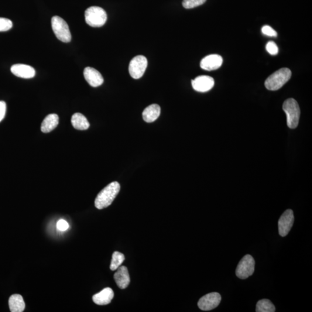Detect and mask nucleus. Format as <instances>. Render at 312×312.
<instances>
[{"mask_svg": "<svg viewBox=\"0 0 312 312\" xmlns=\"http://www.w3.org/2000/svg\"><path fill=\"white\" fill-rule=\"evenodd\" d=\"M121 190V185L118 181L109 184L102 189L96 197L94 204L98 210H102L111 205Z\"/></svg>", "mask_w": 312, "mask_h": 312, "instance_id": "obj_1", "label": "nucleus"}, {"mask_svg": "<svg viewBox=\"0 0 312 312\" xmlns=\"http://www.w3.org/2000/svg\"><path fill=\"white\" fill-rule=\"evenodd\" d=\"M221 300L220 294L217 292L209 293L200 298L198 302V307L204 311L213 310L219 306Z\"/></svg>", "mask_w": 312, "mask_h": 312, "instance_id": "obj_8", "label": "nucleus"}, {"mask_svg": "<svg viewBox=\"0 0 312 312\" xmlns=\"http://www.w3.org/2000/svg\"><path fill=\"white\" fill-rule=\"evenodd\" d=\"M147 60L145 56L139 55L134 57L129 64V73L131 77L138 80L141 78L146 71Z\"/></svg>", "mask_w": 312, "mask_h": 312, "instance_id": "obj_7", "label": "nucleus"}, {"mask_svg": "<svg viewBox=\"0 0 312 312\" xmlns=\"http://www.w3.org/2000/svg\"><path fill=\"white\" fill-rule=\"evenodd\" d=\"M255 261L251 255L243 257L236 267L235 273L239 279H245L252 276L255 272Z\"/></svg>", "mask_w": 312, "mask_h": 312, "instance_id": "obj_6", "label": "nucleus"}, {"mask_svg": "<svg viewBox=\"0 0 312 312\" xmlns=\"http://www.w3.org/2000/svg\"><path fill=\"white\" fill-rule=\"evenodd\" d=\"M125 257L123 254L119 252H115L113 253L110 269L112 270L117 269L124 262Z\"/></svg>", "mask_w": 312, "mask_h": 312, "instance_id": "obj_21", "label": "nucleus"}, {"mask_svg": "<svg viewBox=\"0 0 312 312\" xmlns=\"http://www.w3.org/2000/svg\"><path fill=\"white\" fill-rule=\"evenodd\" d=\"M291 75L292 73L289 68H281L267 79L265 87L269 90H279L290 80Z\"/></svg>", "mask_w": 312, "mask_h": 312, "instance_id": "obj_2", "label": "nucleus"}, {"mask_svg": "<svg viewBox=\"0 0 312 312\" xmlns=\"http://www.w3.org/2000/svg\"><path fill=\"white\" fill-rule=\"evenodd\" d=\"M160 113L161 108L159 105H150L143 111L142 113L143 119L147 123H152L158 119Z\"/></svg>", "mask_w": 312, "mask_h": 312, "instance_id": "obj_16", "label": "nucleus"}, {"mask_svg": "<svg viewBox=\"0 0 312 312\" xmlns=\"http://www.w3.org/2000/svg\"><path fill=\"white\" fill-rule=\"evenodd\" d=\"M114 297V291L111 288L107 287L103 289L100 292L94 295L92 301L98 305H106L111 303Z\"/></svg>", "mask_w": 312, "mask_h": 312, "instance_id": "obj_15", "label": "nucleus"}, {"mask_svg": "<svg viewBox=\"0 0 312 312\" xmlns=\"http://www.w3.org/2000/svg\"><path fill=\"white\" fill-rule=\"evenodd\" d=\"M57 228L59 231H65L67 230L68 228H69V225H68V223L66 221L61 219V220L57 222Z\"/></svg>", "mask_w": 312, "mask_h": 312, "instance_id": "obj_26", "label": "nucleus"}, {"mask_svg": "<svg viewBox=\"0 0 312 312\" xmlns=\"http://www.w3.org/2000/svg\"><path fill=\"white\" fill-rule=\"evenodd\" d=\"M223 58L218 54H211L206 56L201 61L200 67L206 71H214L222 66Z\"/></svg>", "mask_w": 312, "mask_h": 312, "instance_id": "obj_11", "label": "nucleus"}, {"mask_svg": "<svg viewBox=\"0 0 312 312\" xmlns=\"http://www.w3.org/2000/svg\"><path fill=\"white\" fill-rule=\"evenodd\" d=\"M71 123L74 128L78 130H88L90 127L87 118L80 113H76L72 116Z\"/></svg>", "mask_w": 312, "mask_h": 312, "instance_id": "obj_19", "label": "nucleus"}, {"mask_svg": "<svg viewBox=\"0 0 312 312\" xmlns=\"http://www.w3.org/2000/svg\"><path fill=\"white\" fill-rule=\"evenodd\" d=\"M114 279L118 286L121 289H125L130 283V277L128 268L125 266H121L116 269Z\"/></svg>", "mask_w": 312, "mask_h": 312, "instance_id": "obj_14", "label": "nucleus"}, {"mask_svg": "<svg viewBox=\"0 0 312 312\" xmlns=\"http://www.w3.org/2000/svg\"><path fill=\"white\" fill-rule=\"evenodd\" d=\"M51 27L58 40L65 43L71 41V34L68 24L60 16H54L51 18Z\"/></svg>", "mask_w": 312, "mask_h": 312, "instance_id": "obj_5", "label": "nucleus"}, {"mask_svg": "<svg viewBox=\"0 0 312 312\" xmlns=\"http://www.w3.org/2000/svg\"><path fill=\"white\" fill-rule=\"evenodd\" d=\"M11 71L15 76L24 79L33 78L36 75V71L34 68L26 64L13 65L11 68Z\"/></svg>", "mask_w": 312, "mask_h": 312, "instance_id": "obj_13", "label": "nucleus"}, {"mask_svg": "<svg viewBox=\"0 0 312 312\" xmlns=\"http://www.w3.org/2000/svg\"><path fill=\"white\" fill-rule=\"evenodd\" d=\"M59 118L57 115L52 114L48 115L44 119L41 125V131L44 133H50L59 125Z\"/></svg>", "mask_w": 312, "mask_h": 312, "instance_id": "obj_17", "label": "nucleus"}, {"mask_svg": "<svg viewBox=\"0 0 312 312\" xmlns=\"http://www.w3.org/2000/svg\"><path fill=\"white\" fill-rule=\"evenodd\" d=\"M207 0H183L182 5L186 9H191L204 4Z\"/></svg>", "mask_w": 312, "mask_h": 312, "instance_id": "obj_22", "label": "nucleus"}, {"mask_svg": "<svg viewBox=\"0 0 312 312\" xmlns=\"http://www.w3.org/2000/svg\"><path fill=\"white\" fill-rule=\"evenodd\" d=\"M283 109L287 116V124L290 129H296L299 123L300 108L296 100L293 98L286 99L284 102Z\"/></svg>", "mask_w": 312, "mask_h": 312, "instance_id": "obj_3", "label": "nucleus"}, {"mask_svg": "<svg viewBox=\"0 0 312 312\" xmlns=\"http://www.w3.org/2000/svg\"><path fill=\"white\" fill-rule=\"evenodd\" d=\"M192 87L195 91L207 92L214 88L215 81L213 78L207 75H201L191 81Z\"/></svg>", "mask_w": 312, "mask_h": 312, "instance_id": "obj_10", "label": "nucleus"}, {"mask_svg": "<svg viewBox=\"0 0 312 312\" xmlns=\"http://www.w3.org/2000/svg\"><path fill=\"white\" fill-rule=\"evenodd\" d=\"M266 49L271 55H276V54L278 53L279 51L278 47H277L276 44L273 42V41H270V42L267 44Z\"/></svg>", "mask_w": 312, "mask_h": 312, "instance_id": "obj_24", "label": "nucleus"}, {"mask_svg": "<svg viewBox=\"0 0 312 312\" xmlns=\"http://www.w3.org/2000/svg\"><path fill=\"white\" fill-rule=\"evenodd\" d=\"M13 23L11 20L0 18V32H6L12 28Z\"/></svg>", "mask_w": 312, "mask_h": 312, "instance_id": "obj_23", "label": "nucleus"}, {"mask_svg": "<svg viewBox=\"0 0 312 312\" xmlns=\"http://www.w3.org/2000/svg\"><path fill=\"white\" fill-rule=\"evenodd\" d=\"M9 307L12 312H22L25 310L26 305L22 296L13 294L10 297Z\"/></svg>", "mask_w": 312, "mask_h": 312, "instance_id": "obj_18", "label": "nucleus"}, {"mask_svg": "<svg viewBox=\"0 0 312 312\" xmlns=\"http://www.w3.org/2000/svg\"><path fill=\"white\" fill-rule=\"evenodd\" d=\"M275 307L269 300L263 299L258 301L256 305V312H274Z\"/></svg>", "mask_w": 312, "mask_h": 312, "instance_id": "obj_20", "label": "nucleus"}, {"mask_svg": "<svg viewBox=\"0 0 312 312\" xmlns=\"http://www.w3.org/2000/svg\"><path fill=\"white\" fill-rule=\"evenodd\" d=\"M86 22L92 27H102L107 20V13L99 6H90L85 11Z\"/></svg>", "mask_w": 312, "mask_h": 312, "instance_id": "obj_4", "label": "nucleus"}, {"mask_svg": "<svg viewBox=\"0 0 312 312\" xmlns=\"http://www.w3.org/2000/svg\"><path fill=\"white\" fill-rule=\"evenodd\" d=\"M6 110V105L4 101H0V122L4 119Z\"/></svg>", "mask_w": 312, "mask_h": 312, "instance_id": "obj_27", "label": "nucleus"}, {"mask_svg": "<svg viewBox=\"0 0 312 312\" xmlns=\"http://www.w3.org/2000/svg\"><path fill=\"white\" fill-rule=\"evenodd\" d=\"M262 33L266 36L269 37H277V34L276 31L269 26H265L263 27Z\"/></svg>", "mask_w": 312, "mask_h": 312, "instance_id": "obj_25", "label": "nucleus"}, {"mask_svg": "<svg viewBox=\"0 0 312 312\" xmlns=\"http://www.w3.org/2000/svg\"><path fill=\"white\" fill-rule=\"evenodd\" d=\"M84 75L86 81L92 87H98L104 82V78L102 75L93 68L90 67L85 68Z\"/></svg>", "mask_w": 312, "mask_h": 312, "instance_id": "obj_12", "label": "nucleus"}, {"mask_svg": "<svg viewBox=\"0 0 312 312\" xmlns=\"http://www.w3.org/2000/svg\"><path fill=\"white\" fill-rule=\"evenodd\" d=\"M294 222L293 211L287 210L281 216L278 222L279 234L281 236H286L292 228Z\"/></svg>", "mask_w": 312, "mask_h": 312, "instance_id": "obj_9", "label": "nucleus"}]
</instances>
